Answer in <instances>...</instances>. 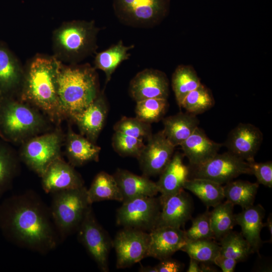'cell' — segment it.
<instances>
[{
	"label": "cell",
	"mask_w": 272,
	"mask_h": 272,
	"mask_svg": "<svg viewBox=\"0 0 272 272\" xmlns=\"http://www.w3.org/2000/svg\"><path fill=\"white\" fill-rule=\"evenodd\" d=\"M192 169V178H206L222 185L240 175L251 174L249 163L228 151L217 153L206 163Z\"/></svg>",
	"instance_id": "8fae6325"
},
{
	"label": "cell",
	"mask_w": 272,
	"mask_h": 272,
	"mask_svg": "<svg viewBox=\"0 0 272 272\" xmlns=\"http://www.w3.org/2000/svg\"><path fill=\"white\" fill-rule=\"evenodd\" d=\"M155 267L157 272H179L182 271L183 266L178 261L169 257L161 260Z\"/></svg>",
	"instance_id": "b9f144b4"
},
{
	"label": "cell",
	"mask_w": 272,
	"mask_h": 272,
	"mask_svg": "<svg viewBox=\"0 0 272 272\" xmlns=\"http://www.w3.org/2000/svg\"><path fill=\"white\" fill-rule=\"evenodd\" d=\"M89 202L105 200L122 202L123 197L117 183L112 175L105 171L99 172L93 179L90 188L87 189Z\"/></svg>",
	"instance_id": "83f0119b"
},
{
	"label": "cell",
	"mask_w": 272,
	"mask_h": 272,
	"mask_svg": "<svg viewBox=\"0 0 272 272\" xmlns=\"http://www.w3.org/2000/svg\"><path fill=\"white\" fill-rule=\"evenodd\" d=\"M175 148L162 130L152 134L137 158L143 175H160L172 159Z\"/></svg>",
	"instance_id": "4fadbf2b"
},
{
	"label": "cell",
	"mask_w": 272,
	"mask_h": 272,
	"mask_svg": "<svg viewBox=\"0 0 272 272\" xmlns=\"http://www.w3.org/2000/svg\"><path fill=\"white\" fill-rule=\"evenodd\" d=\"M149 233L147 257L160 260L171 257L186 243L185 231L172 227H157Z\"/></svg>",
	"instance_id": "e0dca14e"
},
{
	"label": "cell",
	"mask_w": 272,
	"mask_h": 272,
	"mask_svg": "<svg viewBox=\"0 0 272 272\" xmlns=\"http://www.w3.org/2000/svg\"><path fill=\"white\" fill-rule=\"evenodd\" d=\"M42 187L46 193L77 188L84 186V181L74 167L59 157L53 161L41 177Z\"/></svg>",
	"instance_id": "2e32d148"
},
{
	"label": "cell",
	"mask_w": 272,
	"mask_h": 272,
	"mask_svg": "<svg viewBox=\"0 0 272 272\" xmlns=\"http://www.w3.org/2000/svg\"><path fill=\"white\" fill-rule=\"evenodd\" d=\"M196 260L190 258V261L187 272H201L199 264Z\"/></svg>",
	"instance_id": "ee69618b"
},
{
	"label": "cell",
	"mask_w": 272,
	"mask_h": 272,
	"mask_svg": "<svg viewBox=\"0 0 272 272\" xmlns=\"http://www.w3.org/2000/svg\"><path fill=\"white\" fill-rule=\"evenodd\" d=\"M162 130L167 140L175 147L186 140L198 126L195 115L179 112L163 119Z\"/></svg>",
	"instance_id": "484cf974"
},
{
	"label": "cell",
	"mask_w": 272,
	"mask_h": 272,
	"mask_svg": "<svg viewBox=\"0 0 272 272\" xmlns=\"http://www.w3.org/2000/svg\"><path fill=\"white\" fill-rule=\"evenodd\" d=\"M114 131L137 139H148L152 134L151 124L145 122L137 117H123L114 125Z\"/></svg>",
	"instance_id": "74e56055"
},
{
	"label": "cell",
	"mask_w": 272,
	"mask_h": 272,
	"mask_svg": "<svg viewBox=\"0 0 272 272\" xmlns=\"http://www.w3.org/2000/svg\"><path fill=\"white\" fill-rule=\"evenodd\" d=\"M265 210L258 204L253 205L235 214L236 225L240 226L241 234L250 245L252 251L257 252L262 244L260 232L263 227Z\"/></svg>",
	"instance_id": "cb8c5ba5"
},
{
	"label": "cell",
	"mask_w": 272,
	"mask_h": 272,
	"mask_svg": "<svg viewBox=\"0 0 272 272\" xmlns=\"http://www.w3.org/2000/svg\"><path fill=\"white\" fill-rule=\"evenodd\" d=\"M19 158L6 144L0 142V198L9 190L19 170Z\"/></svg>",
	"instance_id": "d6a6232c"
},
{
	"label": "cell",
	"mask_w": 272,
	"mask_h": 272,
	"mask_svg": "<svg viewBox=\"0 0 272 272\" xmlns=\"http://www.w3.org/2000/svg\"><path fill=\"white\" fill-rule=\"evenodd\" d=\"M0 230L10 242L42 254L61 242L50 209L30 191L9 197L0 204Z\"/></svg>",
	"instance_id": "6da1fadb"
},
{
	"label": "cell",
	"mask_w": 272,
	"mask_h": 272,
	"mask_svg": "<svg viewBox=\"0 0 272 272\" xmlns=\"http://www.w3.org/2000/svg\"><path fill=\"white\" fill-rule=\"evenodd\" d=\"M57 83L61 110L64 118L70 119L100 93L96 69L89 64L66 65L61 62Z\"/></svg>",
	"instance_id": "3957f363"
},
{
	"label": "cell",
	"mask_w": 272,
	"mask_h": 272,
	"mask_svg": "<svg viewBox=\"0 0 272 272\" xmlns=\"http://www.w3.org/2000/svg\"><path fill=\"white\" fill-rule=\"evenodd\" d=\"M112 146L114 151L119 155L137 158L145 144L143 140L115 131L112 138Z\"/></svg>",
	"instance_id": "f35d334b"
},
{
	"label": "cell",
	"mask_w": 272,
	"mask_h": 272,
	"mask_svg": "<svg viewBox=\"0 0 272 272\" xmlns=\"http://www.w3.org/2000/svg\"><path fill=\"white\" fill-rule=\"evenodd\" d=\"M149 232L123 228L112 241L116 255V267L125 268L147 257Z\"/></svg>",
	"instance_id": "7c38bea8"
},
{
	"label": "cell",
	"mask_w": 272,
	"mask_h": 272,
	"mask_svg": "<svg viewBox=\"0 0 272 272\" xmlns=\"http://www.w3.org/2000/svg\"><path fill=\"white\" fill-rule=\"evenodd\" d=\"M139 271L142 272H157L155 266H142L141 268H140Z\"/></svg>",
	"instance_id": "7dc6e473"
},
{
	"label": "cell",
	"mask_w": 272,
	"mask_h": 272,
	"mask_svg": "<svg viewBox=\"0 0 272 272\" xmlns=\"http://www.w3.org/2000/svg\"><path fill=\"white\" fill-rule=\"evenodd\" d=\"M223 144L211 140L205 131L198 126L181 145L183 154L192 168L206 163L217 153Z\"/></svg>",
	"instance_id": "7402d4cb"
},
{
	"label": "cell",
	"mask_w": 272,
	"mask_h": 272,
	"mask_svg": "<svg viewBox=\"0 0 272 272\" xmlns=\"http://www.w3.org/2000/svg\"><path fill=\"white\" fill-rule=\"evenodd\" d=\"M220 240V254L233 258L238 262L244 261L253 253L250 245L241 233L232 230Z\"/></svg>",
	"instance_id": "836d02e7"
},
{
	"label": "cell",
	"mask_w": 272,
	"mask_h": 272,
	"mask_svg": "<svg viewBox=\"0 0 272 272\" xmlns=\"http://www.w3.org/2000/svg\"><path fill=\"white\" fill-rule=\"evenodd\" d=\"M238 262L231 258L219 254L215 259L214 262L221 268L223 272H233Z\"/></svg>",
	"instance_id": "7bdbcfd3"
},
{
	"label": "cell",
	"mask_w": 272,
	"mask_h": 272,
	"mask_svg": "<svg viewBox=\"0 0 272 272\" xmlns=\"http://www.w3.org/2000/svg\"><path fill=\"white\" fill-rule=\"evenodd\" d=\"M201 83L195 70L190 65H178L173 72L171 85L177 105L180 108L185 97Z\"/></svg>",
	"instance_id": "f546056e"
},
{
	"label": "cell",
	"mask_w": 272,
	"mask_h": 272,
	"mask_svg": "<svg viewBox=\"0 0 272 272\" xmlns=\"http://www.w3.org/2000/svg\"><path fill=\"white\" fill-rule=\"evenodd\" d=\"M263 133L260 129L249 123H240L229 133L224 143L228 151L250 162L260 148Z\"/></svg>",
	"instance_id": "5bb4252c"
},
{
	"label": "cell",
	"mask_w": 272,
	"mask_h": 272,
	"mask_svg": "<svg viewBox=\"0 0 272 272\" xmlns=\"http://www.w3.org/2000/svg\"><path fill=\"white\" fill-rule=\"evenodd\" d=\"M168 107L167 99L149 98L136 102L135 113L137 118L151 124L163 118Z\"/></svg>",
	"instance_id": "8d00e7d4"
},
{
	"label": "cell",
	"mask_w": 272,
	"mask_h": 272,
	"mask_svg": "<svg viewBox=\"0 0 272 272\" xmlns=\"http://www.w3.org/2000/svg\"><path fill=\"white\" fill-rule=\"evenodd\" d=\"M180 250L199 262L211 263L220 254V245L212 239L187 240Z\"/></svg>",
	"instance_id": "e575fe53"
},
{
	"label": "cell",
	"mask_w": 272,
	"mask_h": 272,
	"mask_svg": "<svg viewBox=\"0 0 272 272\" xmlns=\"http://www.w3.org/2000/svg\"><path fill=\"white\" fill-rule=\"evenodd\" d=\"M65 140V154L69 163L74 167L99 160L101 148L84 135L75 133L70 127Z\"/></svg>",
	"instance_id": "d4e9b609"
},
{
	"label": "cell",
	"mask_w": 272,
	"mask_h": 272,
	"mask_svg": "<svg viewBox=\"0 0 272 272\" xmlns=\"http://www.w3.org/2000/svg\"><path fill=\"white\" fill-rule=\"evenodd\" d=\"M108 104L103 93H100L88 106L71 119L78 126L82 135L96 143L106 119Z\"/></svg>",
	"instance_id": "ac0fdd59"
},
{
	"label": "cell",
	"mask_w": 272,
	"mask_h": 272,
	"mask_svg": "<svg viewBox=\"0 0 272 272\" xmlns=\"http://www.w3.org/2000/svg\"><path fill=\"white\" fill-rule=\"evenodd\" d=\"M36 107L16 97L0 98V135L12 143H23L46 128Z\"/></svg>",
	"instance_id": "5b68a950"
},
{
	"label": "cell",
	"mask_w": 272,
	"mask_h": 272,
	"mask_svg": "<svg viewBox=\"0 0 272 272\" xmlns=\"http://www.w3.org/2000/svg\"><path fill=\"white\" fill-rule=\"evenodd\" d=\"M159 197L142 196L122 202L116 213V223L123 228L150 232L156 228L162 209Z\"/></svg>",
	"instance_id": "9c48e42d"
},
{
	"label": "cell",
	"mask_w": 272,
	"mask_h": 272,
	"mask_svg": "<svg viewBox=\"0 0 272 272\" xmlns=\"http://www.w3.org/2000/svg\"><path fill=\"white\" fill-rule=\"evenodd\" d=\"M116 17L125 25L152 28L168 14L170 0H113Z\"/></svg>",
	"instance_id": "52a82bcc"
},
{
	"label": "cell",
	"mask_w": 272,
	"mask_h": 272,
	"mask_svg": "<svg viewBox=\"0 0 272 272\" xmlns=\"http://www.w3.org/2000/svg\"><path fill=\"white\" fill-rule=\"evenodd\" d=\"M199 264L201 272L217 271V269L210 265V263L200 262Z\"/></svg>",
	"instance_id": "f6af8a7d"
},
{
	"label": "cell",
	"mask_w": 272,
	"mask_h": 272,
	"mask_svg": "<svg viewBox=\"0 0 272 272\" xmlns=\"http://www.w3.org/2000/svg\"><path fill=\"white\" fill-rule=\"evenodd\" d=\"M80 241L104 272L109 270L108 258L112 241L97 221L92 207L86 213L78 230Z\"/></svg>",
	"instance_id": "30bf717a"
},
{
	"label": "cell",
	"mask_w": 272,
	"mask_h": 272,
	"mask_svg": "<svg viewBox=\"0 0 272 272\" xmlns=\"http://www.w3.org/2000/svg\"><path fill=\"white\" fill-rule=\"evenodd\" d=\"M183 188L195 195L208 208L215 207L225 198L222 185L206 178L188 179Z\"/></svg>",
	"instance_id": "f1b7e54d"
},
{
	"label": "cell",
	"mask_w": 272,
	"mask_h": 272,
	"mask_svg": "<svg viewBox=\"0 0 272 272\" xmlns=\"http://www.w3.org/2000/svg\"><path fill=\"white\" fill-rule=\"evenodd\" d=\"M184 189L170 196L163 204L156 228L168 226L181 228L191 219L193 202Z\"/></svg>",
	"instance_id": "44dd1931"
},
{
	"label": "cell",
	"mask_w": 272,
	"mask_h": 272,
	"mask_svg": "<svg viewBox=\"0 0 272 272\" xmlns=\"http://www.w3.org/2000/svg\"><path fill=\"white\" fill-rule=\"evenodd\" d=\"M215 100L211 91L201 83L191 91L183 100L180 108L195 115L202 113L213 107Z\"/></svg>",
	"instance_id": "d590c367"
},
{
	"label": "cell",
	"mask_w": 272,
	"mask_h": 272,
	"mask_svg": "<svg viewBox=\"0 0 272 272\" xmlns=\"http://www.w3.org/2000/svg\"><path fill=\"white\" fill-rule=\"evenodd\" d=\"M184 156L178 152L174 153L156 182L159 192L161 193L159 198L162 206L168 198L184 189L183 185L189 179L190 169L183 163Z\"/></svg>",
	"instance_id": "ffe728a7"
},
{
	"label": "cell",
	"mask_w": 272,
	"mask_h": 272,
	"mask_svg": "<svg viewBox=\"0 0 272 272\" xmlns=\"http://www.w3.org/2000/svg\"><path fill=\"white\" fill-rule=\"evenodd\" d=\"M52 218L61 241L77 231L88 210L87 189L84 186L51 193Z\"/></svg>",
	"instance_id": "8992f818"
},
{
	"label": "cell",
	"mask_w": 272,
	"mask_h": 272,
	"mask_svg": "<svg viewBox=\"0 0 272 272\" xmlns=\"http://www.w3.org/2000/svg\"><path fill=\"white\" fill-rule=\"evenodd\" d=\"M128 91L135 102L149 98L167 99L169 95V82L163 72L146 69L131 79Z\"/></svg>",
	"instance_id": "9a60e30c"
},
{
	"label": "cell",
	"mask_w": 272,
	"mask_h": 272,
	"mask_svg": "<svg viewBox=\"0 0 272 272\" xmlns=\"http://www.w3.org/2000/svg\"><path fill=\"white\" fill-rule=\"evenodd\" d=\"M61 62L55 56L37 55L24 69L19 99L42 111L53 122L64 118L57 93V74Z\"/></svg>",
	"instance_id": "7a4b0ae2"
},
{
	"label": "cell",
	"mask_w": 272,
	"mask_h": 272,
	"mask_svg": "<svg viewBox=\"0 0 272 272\" xmlns=\"http://www.w3.org/2000/svg\"><path fill=\"white\" fill-rule=\"evenodd\" d=\"M223 187L224 197L227 200L244 209L253 205L259 184L246 180H233Z\"/></svg>",
	"instance_id": "4dcf8cb0"
},
{
	"label": "cell",
	"mask_w": 272,
	"mask_h": 272,
	"mask_svg": "<svg viewBox=\"0 0 272 272\" xmlns=\"http://www.w3.org/2000/svg\"><path fill=\"white\" fill-rule=\"evenodd\" d=\"M24 71L18 58L0 41V98L19 95Z\"/></svg>",
	"instance_id": "d6986e66"
},
{
	"label": "cell",
	"mask_w": 272,
	"mask_h": 272,
	"mask_svg": "<svg viewBox=\"0 0 272 272\" xmlns=\"http://www.w3.org/2000/svg\"><path fill=\"white\" fill-rule=\"evenodd\" d=\"M63 140L64 136L59 129L34 136L23 143L19 158L41 177L48 166L61 157Z\"/></svg>",
	"instance_id": "ba28073f"
},
{
	"label": "cell",
	"mask_w": 272,
	"mask_h": 272,
	"mask_svg": "<svg viewBox=\"0 0 272 272\" xmlns=\"http://www.w3.org/2000/svg\"><path fill=\"white\" fill-rule=\"evenodd\" d=\"M234 206L226 200L220 202L210 212L211 226L215 238L221 239L236 225Z\"/></svg>",
	"instance_id": "1f68e13d"
},
{
	"label": "cell",
	"mask_w": 272,
	"mask_h": 272,
	"mask_svg": "<svg viewBox=\"0 0 272 272\" xmlns=\"http://www.w3.org/2000/svg\"><path fill=\"white\" fill-rule=\"evenodd\" d=\"M263 227H266L270 234V239L272 238V216L271 214H270L268 216L266 222L263 223Z\"/></svg>",
	"instance_id": "bcb514c9"
},
{
	"label": "cell",
	"mask_w": 272,
	"mask_h": 272,
	"mask_svg": "<svg viewBox=\"0 0 272 272\" xmlns=\"http://www.w3.org/2000/svg\"><path fill=\"white\" fill-rule=\"evenodd\" d=\"M99 30L93 21L63 23L53 33V56L61 62L78 63L96 52Z\"/></svg>",
	"instance_id": "277c9868"
},
{
	"label": "cell",
	"mask_w": 272,
	"mask_h": 272,
	"mask_svg": "<svg viewBox=\"0 0 272 272\" xmlns=\"http://www.w3.org/2000/svg\"><path fill=\"white\" fill-rule=\"evenodd\" d=\"M251 174L254 175L258 184L269 188L272 187V162L258 163L254 160L248 162Z\"/></svg>",
	"instance_id": "60d3db41"
},
{
	"label": "cell",
	"mask_w": 272,
	"mask_h": 272,
	"mask_svg": "<svg viewBox=\"0 0 272 272\" xmlns=\"http://www.w3.org/2000/svg\"><path fill=\"white\" fill-rule=\"evenodd\" d=\"M134 45H124L121 40L112 45L109 48L96 53L94 59V68L102 71L106 76V83L111 79L113 73L123 61L129 59L128 51Z\"/></svg>",
	"instance_id": "4316f807"
},
{
	"label": "cell",
	"mask_w": 272,
	"mask_h": 272,
	"mask_svg": "<svg viewBox=\"0 0 272 272\" xmlns=\"http://www.w3.org/2000/svg\"><path fill=\"white\" fill-rule=\"evenodd\" d=\"M113 175L122 194V202L139 197L155 196L159 193L156 183L145 176L120 168Z\"/></svg>",
	"instance_id": "603a6c76"
},
{
	"label": "cell",
	"mask_w": 272,
	"mask_h": 272,
	"mask_svg": "<svg viewBox=\"0 0 272 272\" xmlns=\"http://www.w3.org/2000/svg\"><path fill=\"white\" fill-rule=\"evenodd\" d=\"M185 233L189 240L215 238L211 226L210 212L207 211L192 219L191 226Z\"/></svg>",
	"instance_id": "ab89813d"
}]
</instances>
